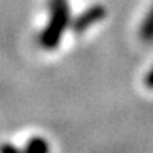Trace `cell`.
<instances>
[{
  "label": "cell",
  "instance_id": "obj_3",
  "mask_svg": "<svg viewBox=\"0 0 153 153\" xmlns=\"http://www.w3.org/2000/svg\"><path fill=\"white\" fill-rule=\"evenodd\" d=\"M0 153H51V145L46 138L34 137L28 142L25 148H16L13 145L2 143L0 145Z\"/></svg>",
  "mask_w": 153,
  "mask_h": 153
},
{
  "label": "cell",
  "instance_id": "obj_1",
  "mask_svg": "<svg viewBox=\"0 0 153 153\" xmlns=\"http://www.w3.org/2000/svg\"><path fill=\"white\" fill-rule=\"evenodd\" d=\"M47 7L51 10V20L41 33L39 44L47 51H52L60 44L62 36L70 25V10L67 0H49Z\"/></svg>",
  "mask_w": 153,
  "mask_h": 153
},
{
  "label": "cell",
  "instance_id": "obj_5",
  "mask_svg": "<svg viewBox=\"0 0 153 153\" xmlns=\"http://www.w3.org/2000/svg\"><path fill=\"white\" fill-rule=\"evenodd\" d=\"M143 85L147 86L148 90H153V67L147 72V75H145V78H143Z\"/></svg>",
  "mask_w": 153,
  "mask_h": 153
},
{
  "label": "cell",
  "instance_id": "obj_4",
  "mask_svg": "<svg viewBox=\"0 0 153 153\" xmlns=\"http://www.w3.org/2000/svg\"><path fill=\"white\" fill-rule=\"evenodd\" d=\"M140 39L147 44L153 42V5L150 7V10L147 12L140 25Z\"/></svg>",
  "mask_w": 153,
  "mask_h": 153
},
{
  "label": "cell",
  "instance_id": "obj_2",
  "mask_svg": "<svg viewBox=\"0 0 153 153\" xmlns=\"http://www.w3.org/2000/svg\"><path fill=\"white\" fill-rule=\"evenodd\" d=\"M106 16V8L103 5H93L90 7L86 12H83L80 16H76L74 21H72V28H74L75 33H83L86 31L91 25L101 21L103 18Z\"/></svg>",
  "mask_w": 153,
  "mask_h": 153
}]
</instances>
